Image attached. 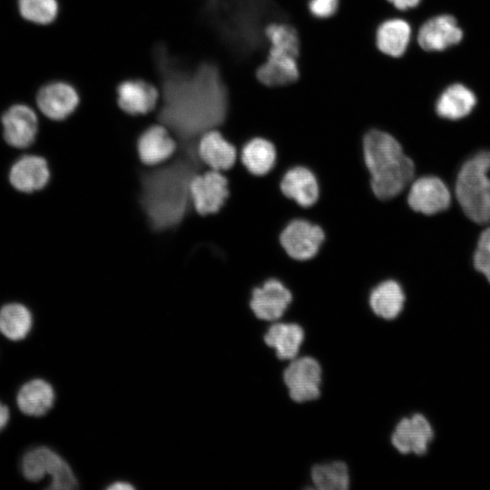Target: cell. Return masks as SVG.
Here are the masks:
<instances>
[{
	"instance_id": "6da1fadb",
	"label": "cell",
	"mask_w": 490,
	"mask_h": 490,
	"mask_svg": "<svg viewBox=\"0 0 490 490\" xmlns=\"http://www.w3.org/2000/svg\"><path fill=\"white\" fill-rule=\"evenodd\" d=\"M200 163L197 149L184 147L170 163L142 174L140 201L152 229H173L184 220L192 206L191 182Z\"/></svg>"
},
{
	"instance_id": "7a4b0ae2",
	"label": "cell",
	"mask_w": 490,
	"mask_h": 490,
	"mask_svg": "<svg viewBox=\"0 0 490 490\" xmlns=\"http://www.w3.org/2000/svg\"><path fill=\"white\" fill-rule=\"evenodd\" d=\"M227 103L219 74L206 68L199 91H166L160 122L179 138L181 147H196L202 133L224 121Z\"/></svg>"
},
{
	"instance_id": "3957f363",
	"label": "cell",
	"mask_w": 490,
	"mask_h": 490,
	"mask_svg": "<svg viewBox=\"0 0 490 490\" xmlns=\"http://www.w3.org/2000/svg\"><path fill=\"white\" fill-rule=\"evenodd\" d=\"M363 152L371 188L377 198L392 199L412 181L414 162L389 133L378 130L368 132L364 137Z\"/></svg>"
},
{
	"instance_id": "277c9868",
	"label": "cell",
	"mask_w": 490,
	"mask_h": 490,
	"mask_svg": "<svg viewBox=\"0 0 490 490\" xmlns=\"http://www.w3.org/2000/svg\"><path fill=\"white\" fill-rule=\"evenodd\" d=\"M490 152H480L458 172L456 196L463 211L479 224L490 222Z\"/></svg>"
},
{
	"instance_id": "5b68a950",
	"label": "cell",
	"mask_w": 490,
	"mask_h": 490,
	"mask_svg": "<svg viewBox=\"0 0 490 490\" xmlns=\"http://www.w3.org/2000/svg\"><path fill=\"white\" fill-rule=\"evenodd\" d=\"M21 471L25 479L37 482L46 475L51 482L47 489L71 490L77 487V480L67 462L54 450L37 446L28 450L22 458Z\"/></svg>"
},
{
	"instance_id": "8992f818",
	"label": "cell",
	"mask_w": 490,
	"mask_h": 490,
	"mask_svg": "<svg viewBox=\"0 0 490 490\" xmlns=\"http://www.w3.org/2000/svg\"><path fill=\"white\" fill-rule=\"evenodd\" d=\"M321 374V367L315 358H293L283 372V381L290 398L298 403L318 398L320 395Z\"/></svg>"
},
{
	"instance_id": "52a82bcc",
	"label": "cell",
	"mask_w": 490,
	"mask_h": 490,
	"mask_svg": "<svg viewBox=\"0 0 490 490\" xmlns=\"http://www.w3.org/2000/svg\"><path fill=\"white\" fill-rule=\"evenodd\" d=\"M114 93L118 107L132 116L152 112L160 100V92L156 85L140 77L120 81L115 86Z\"/></svg>"
},
{
	"instance_id": "ba28073f",
	"label": "cell",
	"mask_w": 490,
	"mask_h": 490,
	"mask_svg": "<svg viewBox=\"0 0 490 490\" xmlns=\"http://www.w3.org/2000/svg\"><path fill=\"white\" fill-rule=\"evenodd\" d=\"M228 196V181L219 171L198 172L191 182V204L201 215L218 212Z\"/></svg>"
},
{
	"instance_id": "9c48e42d",
	"label": "cell",
	"mask_w": 490,
	"mask_h": 490,
	"mask_svg": "<svg viewBox=\"0 0 490 490\" xmlns=\"http://www.w3.org/2000/svg\"><path fill=\"white\" fill-rule=\"evenodd\" d=\"M80 101L77 89L63 81L44 85L36 95V104L41 113L54 121H63L69 117L77 109Z\"/></svg>"
},
{
	"instance_id": "30bf717a",
	"label": "cell",
	"mask_w": 490,
	"mask_h": 490,
	"mask_svg": "<svg viewBox=\"0 0 490 490\" xmlns=\"http://www.w3.org/2000/svg\"><path fill=\"white\" fill-rule=\"evenodd\" d=\"M434 437L430 422L421 414L402 418L391 436L393 446L401 454L421 456L426 453Z\"/></svg>"
},
{
	"instance_id": "8fae6325",
	"label": "cell",
	"mask_w": 490,
	"mask_h": 490,
	"mask_svg": "<svg viewBox=\"0 0 490 490\" xmlns=\"http://www.w3.org/2000/svg\"><path fill=\"white\" fill-rule=\"evenodd\" d=\"M323 240L324 232L320 227L302 220L291 221L280 235V242L286 252L299 260L314 257Z\"/></svg>"
},
{
	"instance_id": "7c38bea8",
	"label": "cell",
	"mask_w": 490,
	"mask_h": 490,
	"mask_svg": "<svg viewBox=\"0 0 490 490\" xmlns=\"http://www.w3.org/2000/svg\"><path fill=\"white\" fill-rule=\"evenodd\" d=\"M407 201L414 211L432 215L449 207L451 195L442 180L435 176H425L412 183Z\"/></svg>"
},
{
	"instance_id": "4fadbf2b",
	"label": "cell",
	"mask_w": 490,
	"mask_h": 490,
	"mask_svg": "<svg viewBox=\"0 0 490 490\" xmlns=\"http://www.w3.org/2000/svg\"><path fill=\"white\" fill-rule=\"evenodd\" d=\"M298 54L288 48L270 46L265 62L257 70L258 80L272 87L293 83L299 75Z\"/></svg>"
},
{
	"instance_id": "5bb4252c",
	"label": "cell",
	"mask_w": 490,
	"mask_h": 490,
	"mask_svg": "<svg viewBox=\"0 0 490 490\" xmlns=\"http://www.w3.org/2000/svg\"><path fill=\"white\" fill-rule=\"evenodd\" d=\"M5 141L12 147L24 149L35 140L38 119L34 111L24 104H15L1 119Z\"/></svg>"
},
{
	"instance_id": "9a60e30c",
	"label": "cell",
	"mask_w": 490,
	"mask_h": 490,
	"mask_svg": "<svg viewBox=\"0 0 490 490\" xmlns=\"http://www.w3.org/2000/svg\"><path fill=\"white\" fill-rule=\"evenodd\" d=\"M463 38V31L456 18L449 15H438L426 20L419 28L417 43L427 52H440L457 44Z\"/></svg>"
},
{
	"instance_id": "2e32d148",
	"label": "cell",
	"mask_w": 490,
	"mask_h": 490,
	"mask_svg": "<svg viewBox=\"0 0 490 490\" xmlns=\"http://www.w3.org/2000/svg\"><path fill=\"white\" fill-rule=\"evenodd\" d=\"M291 299L290 291L279 280L271 279L253 289L250 305L258 318L272 321L283 315Z\"/></svg>"
},
{
	"instance_id": "e0dca14e",
	"label": "cell",
	"mask_w": 490,
	"mask_h": 490,
	"mask_svg": "<svg viewBox=\"0 0 490 490\" xmlns=\"http://www.w3.org/2000/svg\"><path fill=\"white\" fill-rule=\"evenodd\" d=\"M177 150L172 132L162 123L148 127L139 136L137 152L146 165H159L170 159Z\"/></svg>"
},
{
	"instance_id": "ac0fdd59",
	"label": "cell",
	"mask_w": 490,
	"mask_h": 490,
	"mask_svg": "<svg viewBox=\"0 0 490 490\" xmlns=\"http://www.w3.org/2000/svg\"><path fill=\"white\" fill-rule=\"evenodd\" d=\"M50 179L46 160L37 155H24L11 167L9 181L21 192L31 193L45 187Z\"/></svg>"
},
{
	"instance_id": "d6986e66",
	"label": "cell",
	"mask_w": 490,
	"mask_h": 490,
	"mask_svg": "<svg viewBox=\"0 0 490 490\" xmlns=\"http://www.w3.org/2000/svg\"><path fill=\"white\" fill-rule=\"evenodd\" d=\"M196 149L201 162L208 165L211 170H228L233 166L236 160L235 147L215 129L200 136Z\"/></svg>"
},
{
	"instance_id": "ffe728a7",
	"label": "cell",
	"mask_w": 490,
	"mask_h": 490,
	"mask_svg": "<svg viewBox=\"0 0 490 490\" xmlns=\"http://www.w3.org/2000/svg\"><path fill=\"white\" fill-rule=\"evenodd\" d=\"M411 26L402 18L382 22L376 31V45L386 55L397 58L407 51L411 40Z\"/></svg>"
},
{
	"instance_id": "44dd1931",
	"label": "cell",
	"mask_w": 490,
	"mask_h": 490,
	"mask_svg": "<svg viewBox=\"0 0 490 490\" xmlns=\"http://www.w3.org/2000/svg\"><path fill=\"white\" fill-rule=\"evenodd\" d=\"M54 391L45 380L35 378L24 383L18 390L16 403L19 409L31 416L45 415L54 406Z\"/></svg>"
},
{
	"instance_id": "7402d4cb",
	"label": "cell",
	"mask_w": 490,
	"mask_h": 490,
	"mask_svg": "<svg viewBox=\"0 0 490 490\" xmlns=\"http://www.w3.org/2000/svg\"><path fill=\"white\" fill-rule=\"evenodd\" d=\"M476 104L474 92L463 83L447 86L436 103V113L447 120H459L467 116Z\"/></svg>"
},
{
	"instance_id": "603a6c76",
	"label": "cell",
	"mask_w": 490,
	"mask_h": 490,
	"mask_svg": "<svg viewBox=\"0 0 490 490\" xmlns=\"http://www.w3.org/2000/svg\"><path fill=\"white\" fill-rule=\"evenodd\" d=\"M280 188L285 196L302 207L313 205L318 197V186L314 174L304 167H295L284 175Z\"/></svg>"
},
{
	"instance_id": "cb8c5ba5",
	"label": "cell",
	"mask_w": 490,
	"mask_h": 490,
	"mask_svg": "<svg viewBox=\"0 0 490 490\" xmlns=\"http://www.w3.org/2000/svg\"><path fill=\"white\" fill-rule=\"evenodd\" d=\"M304 338L302 328L296 323L271 325L264 336L265 343L276 350L279 359H293Z\"/></svg>"
},
{
	"instance_id": "d4e9b609",
	"label": "cell",
	"mask_w": 490,
	"mask_h": 490,
	"mask_svg": "<svg viewBox=\"0 0 490 490\" xmlns=\"http://www.w3.org/2000/svg\"><path fill=\"white\" fill-rule=\"evenodd\" d=\"M405 294L395 280L378 284L371 292L369 305L373 312L385 319L397 318L403 309Z\"/></svg>"
},
{
	"instance_id": "484cf974",
	"label": "cell",
	"mask_w": 490,
	"mask_h": 490,
	"mask_svg": "<svg viewBox=\"0 0 490 490\" xmlns=\"http://www.w3.org/2000/svg\"><path fill=\"white\" fill-rule=\"evenodd\" d=\"M33 326L30 310L17 302L7 303L0 309V333L10 340L24 339Z\"/></svg>"
},
{
	"instance_id": "4316f807",
	"label": "cell",
	"mask_w": 490,
	"mask_h": 490,
	"mask_svg": "<svg viewBox=\"0 0 490 490\" xmlns=\"http://www.w3.org/2000/svg\"><path fill=\"white\" fill-rule=\"evenodd\" d=\"M276 152L273 144L262 138L250 141L242 149L241 161L247 170L255 175L269 172L275 162Z\"/></svg>"
},
{
	"instance_id": "83f0119b",
	"label": "cell",
	"mask_w": 490,
	"mask_h": 490,
	"mask_svg": "<svg viewBox=\"0 0 490 490\" xmlns=\"http://www.w3.org/2000/svg\"><path fill=\"white\" fill-rule=\"evenodd\" d=\"M310 475L315 487L320 490H346L349 486L348 469L341 461L316 465Z\"/></svg>"
},
{
	"instance_id": "f1b7e54d",
	"label": "cell",
	"mask_w": 490,
	"mask_h": 490,
	"mask_svg": "<svg viewBox=\"0 0 490 490\" xmlns=\"http://www.w3.org/2000/svg\"><path fill=\"white\" fill-rule=\"evenodd\" d=\"M18 7L25 20L37 24L53 23L59 12L57 0H18Z\"/></svg>"
},
{
	"instance_id": "f546056e",
	"label": "cell",
	"mask_w": 490,
	"mask_h": 490,
	"mask_svg": "<svg viewBox=\"0 0 490 490\" xmlns=\"http://www.w3.org/2000/svg\"><path fill=\"white\" fill-rule=\"evenodd\" d=\"M265 36L270 46L285 47L299 52V37L291 25L281 23H272L265 28Z\"/></svg>"
},
{
	"instance_id": "4dcf8cb0",
	"label": "cell",
	"mask_w": 490,
	"mask_h": 490,
	"mask_svg": "<svg viewBox=\"0 0 490 490\" xmlns=\"http://www.w3.org/2000/svg\"><path fill=\"white\" fill-rule=\"evenodd\" d=\"M474 265L490 282V228L485 230L478 239Z\"/></svg>"
},
{
	"instance_id": "1f68e13d",
	"label": "cell",
	"mask_w": 490,
	"mask_h": 490,
	"mask_svg": "<svg viewBox=\"0 0 490 490\" xmlns=\"http://www.w3.org/2000/svg\"><path fill=\"white\" fill-rule=\"evenodd\" d=\"M339 0H309V12L318 18H328L338 10Z\"/></svg>"
},
{
	"instance_id": "d6a6232c",
	"label": "cell",
	"mask_w": 490,
	"mask_h": 490,
	"mask_svg": "<svg viewBox=\"0 0 490 490\" xmlns=\"http://www.w3.org/2000/svg\"><path fill=\"white\" fill-rule=\"evenodd\" d=\"M394 5L395 8L405 11L416 7L421 0H387Z\"/></svg>"
},
{
	"instance_id": "836d02e7",
	"label": "cell",
	"mask_w": 490,
	"mask_h": 490,
	"mask_svg": "<svg viewBox=\"0 0 490 490\" xmlns=\"http://www.w3.org/2000/svg\"><path fill=\"white\" fill-rule=\"evenodd\" d=\"M10 417L9 409L0 402V431L7 425Z\"/></svg>"
},
{
	"instance_id": "e575fe53",
	"label": "cell",
	"mask_w": 490,
	"mask_h": 490,
	"mask_svg": "<svg viewBox=\"0 0 490 490\" xmlns=\"http://www.w3.org/2000/svg\"><path fill=\"white\" fill-rule=\"evenodd\" d=\"M107 488L109 490H131L133 489L134 486L130 483L120 481L112 484Z\"/></svg>"
}]
</instances>
